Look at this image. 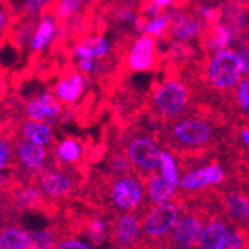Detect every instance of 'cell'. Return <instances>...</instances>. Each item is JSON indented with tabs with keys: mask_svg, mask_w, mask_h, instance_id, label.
<instances>
[{
	"mask_svg": "<svg viewBox=\"0 0 249 249\" xmlns=\"http://www.w3.org/2000/svg\"><path fill=\"white\" fill-rule=\"evenodd\" d=\"M0 123H2V117H0Z\"/></svg>",
	"mask_w": 249,
	"mask_h": 249,
	"instance_id": "52",
	"label": "cell"
},
{
	"mask_svg": "<svg viewBox=\"0 0 249 249\" xmlns=\"http://www.w3.org/2000/svg\"><path fill=\"white\" fill-rule=\"evenodd\" d=\"M234 99L240 112L249 115V76H242L234 85Z\"/></svg>",
	"mask_w": 249,
	"mask_h": 249,
	"instance_id": "34",
	"label": "cell"
},
{
	"mask_svg": "<svg viewBox=\"0 0 249 249\" xmlns=\"http://www.w3.org/2000/svg\"><path fill=\"white\" fill-rule=\"evenodd\" d=\"M146 187L138 176L118 175L109 185V200L117 211L133 212L143 200Z\"/></svg>",
	"mask_w": 249,
	"mask_h": 249,
	"instance_id": "5",
	"label": "cell"
},
{
	"mask_svg": "<svg viewBox=\"0 0 249 249\" xmlns=\"http://www.w3.org/2000/svg\"><path fill=\"white\" fill-rule=\"evenodd\" d=\"M45 196L40 187L33 182L19 184L11 191V205L18 211H33L40 208Z\"/></svg>",
	"mask_w": 249,
	"mask_h": 249,
	"instance_id": "18",
	"label": "cell"
},
{
	"mask_svg": "<svg viewBox=\"0 0 249 249\" xmlns=\"http://www.w3.org/2000/svg\"><path fill=\"white\" fill-rule=\"evenodd\" d=\"M58 18L53 12H45L36 18V27L29 43V51L33 54H39L47 51L51 43L57 39L58 35Z\"/></svg>",
	"mask_w": 249,
	"mask_h": 249,
	"instance_id": "12",
	"label": "cell"
},
{
	"mask_svg": "<svg viewBox=\"0 0 249 249\" xmlns=\"http://www.w3.org/2000/svg\"><path fill=\"white\" fill-rule=\"evenodd\" d=\"M55 0H21V12L29 18H37L53 8Z\"/></svg>",
	"mask_w": 249,
	"mask_h": 249,
	"instance_id": "32",
	"label": "cell"
},
{
	"mask_svg": "<svg viewBox=\"0 0 249 249\" xmlns=\"http://www.w3.org/2000/svg\"><path fill=\"white\" fill-rule=\"evenodd\" d=\"M114 18L120 27H136V22L139 19V15H138L136 8L121 5L114 12Z\"/></svg>",
	"mask_w": 249,
	"mask_h": 249,
	"instance_id": "35",
	"label": "cell"
},
{
	"mask_svg": "<svg viewBox=\"0 0 249 249\" xmlns=\"http://www.w3.org/2000/svg\"><path fill=\"white\" fill-rule=\"evenodd\" d=\"M173 12H175V9H164L161 14H158L152 18H145L142 15V17H139L138 22H136L134 29L138 30L141 35L146 33V35H151V36L158 39L170 29Z\"/></svg>",
	"mask_w": 249,
	"mask_h": 249,
	"instance_id": "24",
	"label": "cell"
},
{
	"mask_svg": "<svg viewBox=\"0 0 249 249\" xmlns=\"http://www.w3.org/2000/svg\"><path fill=\"white\" fill-rule=\"evenodd\" d=\"M87 0H55L54 5H53V14L60 19V21H67V19H72L73 17H76L84 5H85Z\"/></svg>",
	"mask_w": 249,
	"mask_h": 249,
	"instance_id": "30",
	"label": "cell"
},
{
	"mask_svg": "<svg viewBox=\"0 0 249 249\" xmlns=\"http://www.w3.org/2000/svg\"><path fill=\"white\" fill-rule=\"evenodd\" d=\"M169 53L175 57V58H187L191 54V47L188 45V42H180V40H173L169 45Z\"/></svg>",
	"mask_w": 249,
	"mask_h": 249,
	"instance_id": "42",
	"label": "cell"
},
{
	"mask_svg": "<svg viewBox=\"0 0 249 249\" xmlns=\"http://www.w3.org/2000/svg\"><path fill=\"white\" fill-rule=\"evenodd\" d=\"M239 139L245 146L249 148V127H245L239 131Z\"/></svg>",
	"mask_w": 249,
	"mask_h": 249,
	"instance_id": "47",
	"label": "cell"
},
{
	"mask_svg": "<svg viewBox=\"0 0 249 249\" xmlns=\"http://www.w3.org/2000/svg\"><path fill=\"white\" fill-rule=\"evenodd\" d=\"M110 167L114 169L118 175H127L133 169V166H131L130 160L127 158V155H120V154L112 157Z\"/></svg>",
	"mask_w": 249,
	"mask_h": 249,
	"instance_id": "41",
	"label": "cell"
},
{
	"mask_svg": "<svg viewBox=\"0 0 249 249\" xmlns=\"http://www.w3.org/2000/svg\"><path fill=\"white\" fill-rule=\"evenodd\" d=\"M18 136L24 138L36 145L51 148L54 146V130L53 124L47 121H37V120H29L26 118L19 124Z\"/></svg>",
	"mask_w": 249,
	"mask_h": 249,
	"instance_id": "17",
	"label": "cell"
},
{
	"mask_svg": "<svg viewBox=\"0 0 249 249\" xmlns=\"http://www.w3.org/2000/svg\"><path fill=\"white\" fill-rule=\"evenodd\" d=\"M14 157L15 166L22 172L24 178L29 179L37 178L54 161L50 148L36 145L21 136H17L14 139Z\"/></svg>",
	"mask_w": 249,
	"mask_h": 249,
	"instance_id": "3",
	"label": "cell"
},
{
	"mask_svg": "<svg viewBox=\"0 0 249 249\" xmlns=\"http://www.w3.org/2000/svg\"><path fill=\"white\" fill-rule=\"evenodd\" d=\"M11 27V9L5 0H0V40L5 37Z\"/></svg>",
	"mask_w": 249,
	"mask_h": 249,
	"instance_id": "40",
	"label": "cell"
},
{
	"mask_svg": "<svg viewBox=\"0 0 249 249\" xmlns=\"http://www.w3.org/2000/svg\"><path fill=\"white\" fill-rule=\"evenodd\" d=\"M224 180H225L224 169L216 163H211V164L185 172L180 176L179 188L187 193H196V191L205 190L209 187L219 185Z\"/></svg>",
	"mask_w": 249,
	"mask_h": 249,
	"instance_id": "11",
	"label": "cell"
},
{
	"mask_svg": "<svg viewBox=\"0 0 249 249\" xmlns=\"http://www.w3.org/2000/svg\"><path fill=\"white\" fill-rule=\"evenodd\" d=\"M152 3H155L160 9H170L175 3V0H151Z\"/></svg>",
	"mask_w": 249,
	"mask_h": 249,
	"instance_id": "46",
	"label": "cell"
},
{
	"mask_svg": "<svg viewBox=\"0 0 249 249\" xmlns=\"http://www.w3.org/2000/svg\"><path fill=\"white\" fill-rule=\"evenodd\" d=\"M242 76L243 72L239 51L227 48L211 55L206 67V78L213 88L219 91H227L234 88Z\"/></svg>",
	"mask_w": 249,
	"mask_h": 249,
	"instance_id": "2",
	"label": "cell"
},
{
	"mask_svg": "<svg viewBox=\"0 0 249 249\" xmlns=\"http://www.w3.org/2000/svg\"><path fill=\"white\" fill-rule=\"evenodd\" d=\"M107 233H109V224L102 216L89 218L88 222L85 224V227L82 229L84 239H87L94 246L105 243V240L107 239Z\"/></svg>",
	"mask_w": 249,
	"mask_h": 249,
	"instance_id": "26",
	"label": "cell"
},
{
	"mask_svg": "<svg viewBox=\"0 0 249 249\" xmlns=\"http://www.w3.org/2000/svg\"><path fill=\"white\" fill-rule=\"evenodd\" d=\"M248 206V194L233 191L224 197V209L231 219L245 221Z\"/></svg>",
	"mask_w": 249,
	"mask_h": 249,
	"instance_id": "27",
	"label": "cell"
},
{
	"mask_svg": "<svg viewBox=\"0 0 249 249\" xmlns=\"http://www.w3.org/2000/svg\"><path fill=\"white\" fill-rule=\"evenodd\" d=\"M213 134L211 124L198 117H185L175 121L169 130L170 141L180 148H200L206 145Z\"/></svg>",
	"mask_w": 249,
	"mask_h": 249,
	"instance_id": "4",
	"label": "cell"
},
{
	"mask_svg": "<svg viewBox=\"0 0 249 249\" xmlns=\"http://www.w3.org/2000/svg\"><path fill=\"white\" fill-rule=\"evenodd\" d=\"M30 230L18 224H6L0 227V249H30Z\"/></svg>",
	"mask_w": 249,
	"mask_h": 249,
	"instance_id": "21",
	"label": "cell"
},
{
	"mask_svg": "<svg viewBox=\"0 0 249 249\" xmlns=\"http://www.w3.org/2000/svg\"><path fill=\"white\" fill-rule=\"evenodd\" d=\"M180 216V208L175 201H166L155 205L142 219L143 234L149 239L158 240L167 234H172V230Z\"/></svg>",
	"mask_w": 249,
	"mask_h": 249,
	"instance_id": "7",
	"label": "cell"
},
{
	"mask_svg": "<svg viewBox=\"0 0 249 249\" xmlns=\"http://www.w3.org/2000/svg\"><path fill=\"white\" fill-rule=\"evenodd\" d=\"M35 27H36V18H29V17H26V19H21L18 24H15L11 37L18 48L29 50V43L35 33Z\"/></svg>",
	"mask_w": 249,
	"mask_h": 249,
	"instance_id": "28",
	"label": "cell"
},
{
	"mask_svg": "<svg viewBox=\"0 0 249 249\" xmlns=\"http://www.w3.org/2000/svg\"><path fill=\"white\" fill-rule=\"evenodd\" d=\"M197 12H198V17L206 22V24H216L219 22V11L216 8H213L212 5H208V3H201L198 8H197Z\"/></svg>",
	"mask_w": 249,
	"mask_h": 249,
	"instance_id": "39",
	"label": "cell"
},
{
	"mask_svg": "<svg viewBox=\"0 0 249 249\" xmlns=\"http://www.w3.org/2000/svg\"><path fill=\"white\" fill-rule=\"evenodd\" d=\"M78 71L84 73L85 76L100 73L103 71V63L96 58H84V60H76Z\"/></svg>",
	"mask_w": 249,
	"mask_h": 249,
	"instance_id": "37",
	"label": "cell"
},
{
	"mask_svg": "<svg viewBox=\"0 0 249 249\" xmlns=\"http://www.w3.org/2000/svg\"><path fill=\"white\" fill-rule=\"evenodd\" d=\"M206 22L203 21L198 15H193L188 12H173V18L170 22V36L175 40L180 42H191L196 40L205 29Z\"/></svg>",
	"mask_w": 249,
	"mask_h": 249,
	"instance_id": "14",
	"label": "cell"
},
{
	"mask_svg": "<svg viewBox=\"0 0 249 249\" xmlns=\"http://www.w3.org/2000/svg\"><path fill=\"white\" fill-rule=\"evenodd\" d=\"M64 105L55 97L53 89H40L35 94L29 96L22 103V112L26 118L47 121L50 124H55L61 120Z\"/></svg>",
	"mask_w": 249,
	"mask_h": 249,
	"instance_id": "9",
	"label": "cell"
},
{
	"mask_svg": "<svg viewBox=\"0 0 249 249\" xmlns=\"http://www.w3.org/2000/svg\"><path fill=\"white\" fill-rule=\"evenodd\" d=\"M54 249H94V246L89 243L87 239L67 236V237L60 239Z\"/></svg>",
	"mask_w": 249,
	"mask_h": 249,
	"instance_id": "36",
	"label": "cell"
},
{
	"mask_svg": "<svg viewBox=\"0 0 249 249\" xmlns=\"http://www.w3.org/2000/svg\"><path fill=\"white\" fill-rule=\"evenodd\" d=\"M245 222L249 224V194H248V206H246V216H245Z\"/></svg>",
	"mask_w": 249,
	"mask_h": 249,
	"instance_id": "50",
	"label": "cell"
},
{
	"mask_svg": "<svg viewBox=\"0 0 249 249\" xmlns=\"http://www.w3.org/2000/svg\"><path fill=\"white\" fill-rule=\"evenodd\" d=\"M146 193L149 200L154 205H160V203H166L173 200L175 193L178 188H175L169 180L161 173H149L146 180Z\"/></svg>",
	"mask_w": 249,
	"mask_h": 249,
	"instance_id": "23",
	"label": "cell"
},
{
	"mask_svg": "<svg viewBox=\"0 0 249 249\" xmlns=\"http://www.w3.org/2000/svg\"><path fill=\"white\" fill-rule=\"evenodd\" d=\"M14 164V139L8 134H0V170H9Z\"/></svg>",
	"mask_w": 249,
	"mask_h": 249,
	"instance_id": "33",
	"label": "cell"
},
{
	"mask_svg": "<svg viewBox=\"0 0 249 249\" xmlns=\"http://www.w3.org/2000/svg\"><path fill=\"white\" fill-rule=\"evenodd\" d=\"M32 234V248L30 249H54L58 243V236L54 229L42 227L30 230Z\"/></svg>",
	"mask_w": 249,
	"mask_h": 249,
	"instance_id": "31",
	"label": "cell"
},
{
	"mask_svg": "<svg viewBox=\"0 0 249 249\" xmlns=\"http://www.w3.org/2000/svg\"><path fill=\"white\" fill-rule=\"evenodd\" d=\"M121 5H125V6H131V8H136V6H142L143 0H120Z\"/></svg>",
	"mask_w": 249,
	"mask_h": 249,
	"instance_id": "48",
	"label": "cell"
},
{
	"mask_svg": "<svg viewBox=\"0 0 249 249\" xmlns=\"http://www.w3.org/2000/svg\"><path fill=\"white\" fill-rule=\"evenodd\" d=\"M141 229H142V221L131 212H124L114 222L112 236H114V240L118 246L130 248L138 240L141 234Z\"/></svg>",
	"mask_w": 249,
	"mask_h": 249,
	"instance_id": "16",
	"label": "cell"
},
{
	"mask_svg": "<svg viewBox=\"0 0 249 249\" xmlns=\"http://www.w3.org/2000/svg\"><path fill=\"white\" fill-rule=\"evenodd\" d=\"M239 55H240V61H242L243 76H249V43L239 50Z\"/></svg>",
	"mask_w": 249,
	"mask_h": 249,
	"instance_id": "44",
	"label": "cell"
},
{
	"mask_svg": "<svg viewBox=\"0 0 249 249\" xmlns=\"http://www.w3.org/2000/svg\"><path fill=\"white\" fill-rule=\"evenodd\" d=\"M87 76L81 72H71L60 79L53 87L55 97L64 106H75L85 94Z\"/></svg>",
	"mask_w": 249,
	"mask_h": 249,
	"instance_id": "13",
	"label": "cell"
},
{
	"mask_svg": "<svg viewBox=\"0 0 249 249\" xmlns=\"http://www.w3.org/2000/svg\"><path fill=\"white\" fill-rule=\"evenodd\" d=\"M78 176L71 167L50 166L37 176V185L40 187L45 198L61 200L69 197L78 187Z\"/></svg>",
	"mask_w": 249,
	"mask_h": 249,
	"instance_id": "6",
	"label": "cell"
},
{
	"mask_svg": "<svg viewBox=\"0 0 249 249\" xmlns=\"http://www.w3.org/2000/svg\"><path fill=\"white\" fill-rule=\"evenodd\" d=\"M110 53V42L107 37L102 35H93L88 36L79 42H76L72 47V54L75 60H84V58H96L102 60Z\"/></svg>",
	"mask_w": 249,
	"mask_h": 249,
	"instance_id": "19",
	"label": "cell"
},
{
	"mask_svg": "<svg viewBox=\"0 0 249 249\" xmlns=\"http://www.w3.org/2000/svg\"><path fill=\"white\" fill-rule=\"evenodd\" d=\"M161 151L157 141L149 136H136L125 145V155L133 169L143 173H152L158 169Z\"/></svg>",
	"mask_w": 249,
	"mask_h": 249,
	"instance_id": "8",
	"label": "cell"
},
{
	"mask_svg": "<svg viewBox=\"0 0 249 249\" xmlns=\"http://www.w3.org/2000/svg\"><path fill=\"white\" fill-rule=\"evenodd\" d=\"M12 175L9 170H0V194L9 191L12 184Z\"/></svg>",
	"mask_w": 249,
	"mask_h": 249,
	"instance_id": "45",
	"label": "cell"
},
{
	"mask_svg": "<svg viewBox=\"0 0 249 249\" xmlns=\"http://www.w3.org/2000/svg\"><path fill=\"white\" fill-rule=\"evenodd\" d=\"M236 37V30L230 24H224V22H216L211 26V32L205 39V50L208 53H218L221 50H227L231 47Z\"/></svg>",
	"mask_w": 249,
	"mask_h": 249,
	"instance_id": "22",
	"label": "cell"
},
{
	"mask_svg": "<svg viewBox=\"0 0 249 249\" xmlns=\"http://www.w3.org/2000/svg\"><path fill=\"white\" fill-rule=\"evenodd\" d=\"M3 212H5V198L2 194H0V218H2Z\"/></svg>",
	"mask_w": 249,
	"mask_h": 249,
	"instance_id": "49",
	"label": "cell"
},
{
	"mask_svg": "<svg viewBox=\"0 0 249 249\" xmlns=\"http://www.w3.org/2000/svg\"><path fill=\"white\" fill-rule=\"evenodd\" d=\"M229 227L227 224H224L219 219H212L208 224H205V227L201 230V234L197 242L198 249H215L219 242L227 236Z\"/></svg>",
	"mask_w": 249,
	"mask_h": 249,
	"instance_id": "25",
	"label": "cell"
},
{
	"mask_svg": "<svg viewBox=\"0 0 249 249\" xmlns=\"http://www.w3.org/2000/svg\"><path fill=\"white\" fill-rule=\"evenodd\" d=\"M178 249H191V248H178Z\"/></svg>",
	"mask_w": 249,
	"mask_h": 249,
	"instance_id": "51",
	"label": "cell"
},
{
	"mask_svg": "<svg viewBox=\"0 0 249 249\" xmlns=\"http://www.w3.org/2000/svg\"><path fill=\"white\" fill-rule=\"evenodd\" d=\"M141 11H142V15H143L145 18H152V17H155V15H158V14H161V12H163V9H160L155 3H152L151 0H148V2H143V3H142Z\"/></svg>",
	"mask_w": 249,
	"mask_h": 249,
	"instance_id": "43",
	"label": "cell"
},
{
	"mask_svg": "<svg viewBox=\"0 0 249 249\" xmlns=\"http://www.w3.org/2000/svg\"><path fill=\"white\" fill-rule=\"evenodd\" d=\"M203 227L205 224L194 213L180 216L172 230V242L178 248H193L197 245Z\"/></svg>",
	"mask_w": 249,
	"mask_h": 249,
	"instance_id": "15",
	"label": "cell"
},
{
	"mask_svg": "<svg viewBox=\"0 0 249 249\" xmlns=\"http://www.w3.org/2000/svg\"><path fill=\"white\" fill-rule=\"evenodd\" d=\"M127 67L133 72H148L157 63V37L142 33L134 39L125 58Z\"/></svg>",
	"mask_w": 249,
	"mask_h": 249,
	"instance_id": "10",
	"label": "cell"
},
{
	"mask_svg": "<svg viewBox=\"0 0 249 249\" xmlns=\"http://www.w3.org/2000/svg\"><path fill=\"white\" fill-rule=\"evenodd\" d=\"M84 158V145L75 139L67 136V138L60 139L53 146V160L58 166L72 167L82 161Z\"/></svg>",
	"mask_w": 249,
	"mask_h": 249,
	"instance_id": "20",
	"label": "cell"
},
{
	"mask_svg": "<svg viewBox=\"0 0 249 249\" xmlns=\"http://www.w3.org/2000/svg\"><path fill=\"white\" fill-rule=\"evenodd\" d=\"M160 173L169 180V182L175 187V188H179V184H180V173H179V166L176 163V158L175 155L167 151V149H163L161 151V157H160Z\"/></svg>",
	"mask_w": 249,
	"mask_h": 249,
	"instance_id": "29",
	"label": "cell"
},
{
	"mask_svg": "<svg viewBox=\"0 0 249 249\" xmlns=\"http://www.w3.org/2000/svg\"><path fill=\"white\" fill-rule=\"evenodd\" d=\"M243 236L240 231H229L215 249H243Z\"/></svg>",
	"mask_w": 249,
	"mask_h": 249,
	"instance_id": "38",
	"label": "cell"
},
{
	"mask_svg": "<svg viewBox=\"0 0 249 249\" xmlns=\"http://www.w3.org/2000/svg\"><path fill=\"white\" fill-rule=\"evenodd\" d=\"M151 103L160 117L175 118L187 109L190 103V91L184 82L167 78L152 89Z\"/></svg>",
	"mask_w": 249,
	"mask_h": 249,
	"instance_id": "1",
	"label": "cell"
}]
</instances>
